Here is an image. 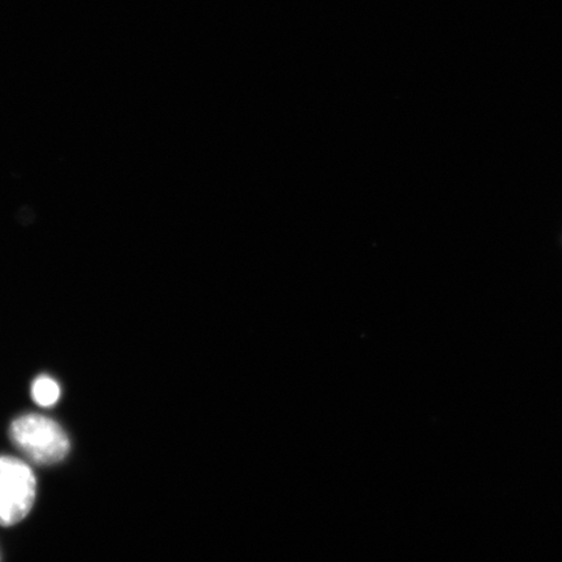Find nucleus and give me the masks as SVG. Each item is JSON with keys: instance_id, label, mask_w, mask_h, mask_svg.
I'll return each mask as SVG.
<instances>
[{"instance_id": "nucleus-1", "label": "nucleus", "mask_w": 562, "mask_h": 562, "mask_svg": "<svg viewBox=\"0 0 562 562\" xmlns=\"http://www.w3.org/2000/svg\"><path fill=\"white\" fill-rule=\"evenodd\" d=\"M10 439L35 465H55L66 459L70 441L63 427L41 414H24L12 422Z\"/></svg>"}, {"instance_id": "nucleus-2", "label": "nucleus", "mask_w": 562, "mask_h": 562, "mask_svg": "<svg viewBox=\"0 0 562 562\" xmlns=\"http://www.w3.org/2000/svg\"><path fill=\"white\" fill-rule=\"evenodd\" d=\"M37 496V480L23 460L0 456V526L24 521Z\"/></svg>"}, {"instance_id": "nucleus-3", "label": "nucleus", "mask_w": 562, "mask_h": 562, "mask_svg": "<svg viewBox=\"0 0 562 562\" xmlns=\"http://www.w3.org/2000/svg\"><path fill=\"white\" fill-rule=\"evenodd\" d=\"M32 397L34 403L40 406H54L59 402L60 386L53 378L41 375L33 382Z\"/></svg>"}]
</instances>
